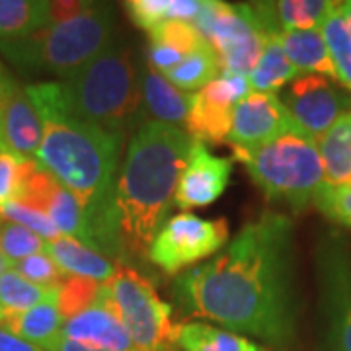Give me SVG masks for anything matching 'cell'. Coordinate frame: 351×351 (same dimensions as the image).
Returning a JSON list of instances; mask_svg holds the SVG:
<instances>
[{"mask_svg":"<svg viewBox=\"0 0 351 351\" xmlns=\"http://www.w3.org/2000/svg\"><path fill=\"white\" fill-rule=\"evenodd\" d=\"M174 295L182 313L287 348L301 308L293 221L265 211L217 258L178 277Z\"/></svg>","mask_w":351,"mask_h":351,"instance_id":"1","label":"cell"},{"mask_svg":"<svg viewBox=\"0 0 351 351\" xmlns=\"http://www.w3.org/2000/svg\"><path fill=\"white\" fill-rule=\"evenodd\" d=\"M25 92L43 125L36 160L80 203L86 217L88 248L123 260L115 207L123 141L71 112L63 82L27 84Z\"/></svg>","mask_w":351,"mask_h":351,"instance_id":"2","label":"cell"},{"mask_svg":"<svg viewBox=\"0 0 351 351\" xmlns=\"http://www.w3.org/2000/svg\"><path fill=\"white\" fill-rule=\"evenodd\" d=\"M191 143L182 127L160 121H145L129 138L115 189L125 258H149L152 240L168 221Z\"/></svg>","mask_w":351,"mask_h":351,"instance_id":"3","label":"cell"},{"mask_svg":"<svg viewBox=\"0 0 351 351\" xmlns=\"http://www.w3.org/2000/svg\"><path fill=\"white\" fill-rule=\"evenodd\" d=\"M71 112L125 141L145 123L137 57L123 41H113L94 61L63 80Z\"/></svg>","mask_w":351,"mask_h":351,"instance_id":"4","label":"cell"},{"mask_svg":"<svg viewBox=\"0 0 351 351\" xmlns=\"http://www.w3.org/2000/svg\"><path fill=\"white\" fill-rule=\"evenodd\" d=\"M115 41V14L108 4L88 2L73 18L45 25L16 41H0V53L22 75L71 78Z\"/></svg>","mask_w":351,"mask_h":351,"instance_id":"5","label":"cell"},{"mask_svg":"<svg viewBox=\"0 0 351 351\" xmlns=\"http://www.w3.org/2000/svg\"><path fill=\"white\" fill-rule=\"evenodd\" d=\"M234 158L244 164L267 199L285 203L293 211L313 205L326 184L316 141L302 133H285L254 151L234 149Z\"/></svg>","mask_w":351,"mask_h":351,"instance_id":"6","label":"cell"},{"mask_svg":"<svg viewBox=\"0 0 351 351\" xmlns=\"http://www.w3.org/2000/svg\"><path fill=\"white\" fill-rule=\"evenodd\" d=\"M98 302L119 318L138 351H178L172 304L158 297L149 277L117 265L115 276L101 283Z\"/></svg>","mask_w":351,"mask_h":351,"instance_id":"7","label":"cell"},{"mask_svg":"<svg viewBox=\"0 0 351 351\" xmlns=\"http://www.w3.org/2000/svg\"><path fill=\"white\" fill-rule=\"evenodd\" d=\"M322 350L351 351V244L341 232H328L314 252Z\"/></svg>","mask_w":351,"mask_h":351,"instance_id":"8","label":"cell"},{"mask_svg":"<svg viewBox=\"0 0 351 351\" xmlns=\"http://www.w3.org/2000/svg\"><path fill=\"white\" fill-rule=\"evenodd\" d=\"M217 53L223 73L248 76L260 59L265 34L250 4H228L203 0L191 22Z\"/></svg>","mask_w":351,"mask_h":351,"instance_id":"9","label":"cell"},{"mask_svg":"<svg viewBox=\"0 0 351 351\" xmlns=\"http://www.w3.org/2000/svg\"><path fill=\"white\" fill-rule=\"evenodd\" d=\"M228 244L226 219H199L193 213L170 217L152 240L149 260L164 274L176 276L195 262H201Z\"/></svg>","mask_w":351,"mask_h":351,"instance_id":"10","label":"cell"},{"mask_svg":"<svg viewBox=\"0 0 351 351\" xmlns=\"http://www.w3.org/2000/svg\"><path fill=\"white\" fill-rule=\"evenodd\" d=\"M250 92L248 76L221 73L211 84L191 96L184 131L193 141L226 143L232 125V112Z\"/></svg>","mask_w":351,"mask_h":351,"instance_id":"11","label":"cell"},{"mask_svg":"<svg viewBox=\"0 0 351 351\" xmlns=\"http://www.w3.org/2000/svg\"><path fill=\"white\" fill-rule=\"evenodd\" d=\"M297 127L316 141L348 113L350 98L326 76L302 75L295 78L279 96Z\"/></svg>","mask_w":351,"mask_h":351,"instance_id":"12","label":"cell"},{"mask_svg":"<svg viewBox=\"0 0 351 351\" xmlns=\"http://www.w3.org/2000/svg\"><path fill=\"white\" fill-rule=\"evenodd\" d=\"M285 133L302 131L281 98L267 92H250L232 112V125L226 143L232 145V149L254 151Z\"/></svg>","mask_w":351,"mask_h":351,"instance_id":"13","label":"cell"},{"mask_svg":"<svg viewBox=\"0 0 351 351\" xmlns=\"http://www.w3.org/2000/svg\"><path fill=\"white\" fill-rule=\"evenodd\" d=\"M232 176V160L215 156L205 143L193 141L188 162L176 188L174 205L184 213L195 207H207L225 193Z\"/></svg>","mask_w":351,"mask_h":351,"instance_id":"14","label":"cell"},{"mask_svg":"<svg viewBox=\"0 0 351 351\" xmlns=\"http://www.w3.org/2000/svg\"><path fill=\"white\" fill-rule=\"evenodd\" d=\"M339 2L332 0H279L250 2V8L265 36L299 29H320Z\"/></svg>","mask_w":351,"mask_h":351,"instance_id":"15","label":"cell"},{"mask_svg":"<svg viewBox=\"0 0 351 351\" xmlns=\"http://www.w3.org/2000/svg\"><path fill=\"white\" fill-rule=\"evenodd\" d=\"M43 138V125L25 86L14 82L0 117V147L36 158Z\"/></svg>","mask_w":351,"mask_h":351,"instance_id":"16","label":"cell"},{"mask_svg":"<svg viewBox=\"0 0 351 351\" xmlns=\"http://www.w3.org/2000/svg\"><path fill=\"white\" fill-rule=\"evenodd\" d=\"M63 338L106 351H138L119 318L100 302L66 320Z\"/></svg>","mask_w":351,"mask_h":351,"instance_id":"17","label":"cell"},{"mask_svg":"<svg viewBox=\"0 0 351 351\" xmlns=\"http://www.w3.org/2000/svg\"><path fill=\"white\" fill-rule=\"evenodd\" d=\"M137 76L145 115H152L149 121H160L176 127L184 125L188 119L191 96L178 90L162 75L149 69L147 61L137 59Z\"/></svg>","mask_w":351,"mask_h":351,"instance_id":"18","label":"cell"},{"mask_svg":"<svg viewBox=\"0 0 351 351\" xmlns=\"http://www.w3.org/2000/svg\"><path fill=\"white\" fill-rule=\"evenodd\" d=\"M63 326L64 320L57 306V293L27 311H0V328L45 351H51L57 346L63 336Z\"/></svg>","mask_w":351,"mask_h":351,"instance_id":"19","label":"cell"},{"mask_svg":"<svg viewBox=\"0 0 351 351\" xmlns=\"http://www.w3.org/2000/svg\"><path fill=\"white\" fill-rule=\"evenodd\" d=\"M45 252L53 258V262L59 265V269L64 276L86 277V279L106 283L117 271V265L110 258L101 256L100 252L92 250L82 242L69 239V237H59L57 240L47 242Z\"/></svg>","mask_w":351,"mask_h":351,"instance_id":"20","label":"cell"},{"mask_svg":"<svg viewBox=\"0 0 351 351\" xmlns=\"http://www.w3.org/2000/svg\"><path fill=\"white\" fill-rule=\"evenodd\" d=\"M281 43L289 61L299 71V75H322L338 82L336 66L332 63L320 29H299L281 34Z\"/></svg>","mask_w":351,"mask_h":351,"instance_id":"21","label":"cell"},{"mask_svg":"<svg viewBox=\"0 0 351 351\" xmlns=\"http://www.w3.org/2000/svg\"><path fill=\"white\" fill-rule=\"evenodd\" d=\"M174 341L178 351H267L252 339L207 322L176 324Z\"/></svg>","mask_w":351,"mask_h":351,"instance_id":"22","label":"cell"},{"mask_svg":"<svg viewBox=\"0 0 351 351\" xmlns=\"http://www.w3.org/2000/svg\"><path fill=\"white\" fill-rule=\"evenodd\" d=\"M316 147L324 164L328 186L351 184V112L343 113L322 137L316 138Z\"/></svg>","mask_w":351,"mask_h":351,"instance_id":"23","label":"cell"},{"mask_svg":"<svg viewBox=\"0 0 351 351\" xmlns=\"http://www.w3.org/2000/svg\"><path fill=\"white\" fill-rule=\"evenodd\" d=\"M295 78H299V71L289 61L287 53L281 43V36L277 34L265 36L260 59L248 78L252 90L276 94L277 90L291 84Z\"/></svg>","mask_w":351,"mask_h":351,"instance_id":"24","label":"cell"},{"mask_svg":"<svg viewBox=\"0 0 351 351\" xmlns=\"http://www.w3.org/2000/svg\"><path fill=\"white\" fill-rule=\"evenodd\" d=\"M49 24L45 0H0V41L24 39Z\"/></svg>","mask_w":351,"mask_h":351,"instance_id":"25","label":"cell"},{"mask_svg":"<svg viewBox=\"0 0 351 351\" xmlns=\"http://www.w3.org/2000/svg\"><path fill=\"white\" fill-rule=\"evenodd\" d=\"M203 0H131L125 8L133 24L152 29L164 22H193Z\"/></svg>","mask_w":351,"mask_h":351,"instance_id":"26","label":"cell"},{"mask_svg":"<svg viewBox=\"0 0 351 351\" xmlns=\"http://www.w3.org/2000/svg\"><path fill=\"white\" fill-rule=\"evenodd\" d=\"M221 73L223 69L217 53L209 43H205L162 76L182 92H199L207 84H211L215 78H219Z\"/></svg>","mask_w":351,"mask_h":351,"instance_id":"27","label":"cell"},{"mask_svg":"<svg viewBox=\"0 0 351 351\" xmlns=\"http://www.w3.org/2000/svg\"><path fill=\"white\" fill-rule=\"evenodd\" d=\"M320 32L336 66L338 82L351 90V25L343 12V2H339L334 12L324 20Z\"/></svg>","mask_w":351,"mask_h":351,"instance_id":"28","label":"cell"},{"mask_svg":"<svg viewBox=\"0 0 351 351\" xmlns=\"http://www.w3.org/2000/svg\"><path fill=\"white\" fill-rule=\"evenodd\" d=\"M57 293V289H43L29 283L16 269H6L0 277V311L20 313L38 306Z\"/></svg>","mask_w":351,"mask_h":351,"instance_id":"29","label":"cell"},{"mask_svg":"<svg viewBox=\"0 0 351 351\" xmlns=\"http://www.w3.org/2000/svg\"><path fill=\"white\" fill-rule=\"evenodd\" d=\"M47 215L51 217L53 225L57 226V230L61 232V237L75 239L86 246V217L78 199L64 186H59V189L55 191L47 207Z\"/></svg>","mask_w":351,"mask_h":351,"instance_id":"30","label":"cell"},{"mask_svg":"<svg viewBox=\"0 0 351 351\" xmlns=\"http://www.w3.org/2000/svg\"><path fill=\"white\" fill-rule=\"evenodd\" d=\"M100 291V281L86 277L64 276L57 285V306L64 322L94 306L98 302Z\"/></svg>","mask_w":351,"mask_h":351,"instance_id":"31","label":"cell"},{"mask_svg":"<svg viewBox=\"0 0 351 351\" xmlns=\"http://www.w3.org/2000/svg\"><path fill=\"white\" fill-rule=\"evenodd\" d=\"M47 250V240L27 230L25 226L0 221V252L8 260L10 267L29 256Z\"/></svg>","mask_w":351,"mask_h":351,"instance_id":"32","label":"cell"},{"mask_svg":"<svg viewBox=\"0 0 351 351\" xmlns=\"http://www.w3.org/2000/svg\"><path fill=\"white\" fill-rule=\"evenodd\" d=\"M34 164L36 158H27L10 149L0 147V205L18 201L24 180Z\"/></svg>","mask_w":351,"mask_h":351,"instance_id":"33","label":"cell"},{"mask_svg":"<svg viewBox=\"0 0 351 351\" xmlns=\"http://www.w3.org/2000/svg\"><path fill=\"white\" fill-rule=\"evenodd\" d=\"M149 41L166 45L170 49L182 53L184 57H188L189 53L199 49L201 45H205L207 41L201 38V34L189 22H164L147 32Z\"/></svg>","mask_w":351,"mask_h":351,"instance_id":"34","label":"cell"},{"mask_svg":"<svg viewBox=\"0 0 351 351\" xmlns=\"http://www.w3.org/2000/svg\"><path fill=\"white\" fill-rule=\"evenodd\" d=\"M0 221H8L16 225L25 226L27 230L36 232L43 240H57L61 237V232L57 230V226L53 225L51 217L43 211H38L34 207H27L24 203L10 201L6 205H0Z\"/></svg>","mask_w":351,"mask_h":351,"instance_id":"35","label":"cell"},{"mask_svg":"<svg viewBox=\"0 0 351 351\" xmlns=\"http://www.w3.org/2000/svg\"><path fill=\"white\" fill-rule=\"evenodd\" d=\"M313 205L332 223L351 228V184L339 188L324 184Z\"/></svg>","mask_w":351,"mask_h":351,"instance_id":"36","label":"cell"},{"mask_svg":"<svg viewBox=\"0 0 351 351\" xmlns=\"http://www.w3.org/2000/svg\"><path fill=\"white\" fill-rule=\"evenodd\" d=\"M12 269H16L29 283L43 289H57V285L64 277L63 271L59 269V265L53 262V258L47 252H41V254L25 258L22 262L14 263Z\"/></svg>","mask_w":351,"mask_h":351,"instance_id":"37","label":"cell"},{"mask_svg":"<svg viewBox=\"0 0 351 351\" xmlns=\"http://www.w3.org/2000/svg\"><path fill=\"white\" fill-rule=\"evenodd\" d=\"M0 351H45V350H41V348H38V346H34V343H29V341H25V339L18 338V336L10 334L8 330L0 328Z\"/></svg>","mask_w":351,"mask_h":351,"instance_id":"38","label":"cell"},{"mask_svg":"<svg viewBox=\"0 0 351 351\" xmlns=\"http://www.w3.org/2000/svg\"><path fill=\"white\" fill-rule=\"evenodd\" d=\"M14 78L6 73V69L0 63V117H2V110L6 106V100H8V94H10Z\"/></svg>","mask_w":351,"mask_h":351,"instance_id":"39","label":"cell"},{"mask_svg":"<svg viewBox=\"0 0 351 351\" xmlns=\"http://www.w3.org/2000/svg\"><path fill=\"white\" fill-rule=\"evenodd\" d=\"M51 351H106V350H98V348H92V346H86V343H80V341H75V339L63 338L57 341V346L53 348Z\"/></svg>","mask_w":351,"mask_h":351,"instance_id":"40","label":"cell"},{"mask_svg":"<svg viewBox=\"0 0 351 351\" xmlns=\"http://www.w3.org/2000/svg\"><path fill=\"white\" fill-rule=\"evenodd\" d=\"M6 269H10V263H8V260H6V258L2 256V252H0V277L4 276Z\"/></svg>","mask_w":351,"mask_h":351,"instance_id":"41","label":"cell"},{"mask_svg":"<svg viewBox=\"0 0 351 351\" xmlns=\"http://www.w3.org/2000/svg\"><path fill=\"white\" fill-rule=\"evenodd\" d=\"M343 12H346V18H348V22L351 25V0L350 2H343Z\"/></svg>","mask_w":351,"mask_h":351,"instance_id":"42","label":"cell"}]
</instances>
